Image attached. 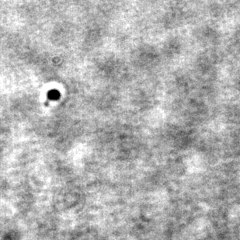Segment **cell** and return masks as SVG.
I'll use <instances>...</instances> for the list:
<instances>
[{
    "label": "cell",
    "mask_w": 240,
    "mask_h": 240,
    "mask_svg": "<svg viewBox=\"0 0 240 240\" xmlns=\"http://www.w3.org/2000/svg\"><path fill=\"white\" fill-rule=\"evenodd\" d=\"M48 96H49V98L51 99V100H56V99H58V96H59V93H58V92H57V91L52 90L51 91V92H49V93H48Z\"/></svg>",
    "instance_id": "cell-1"
}]
</instances>
